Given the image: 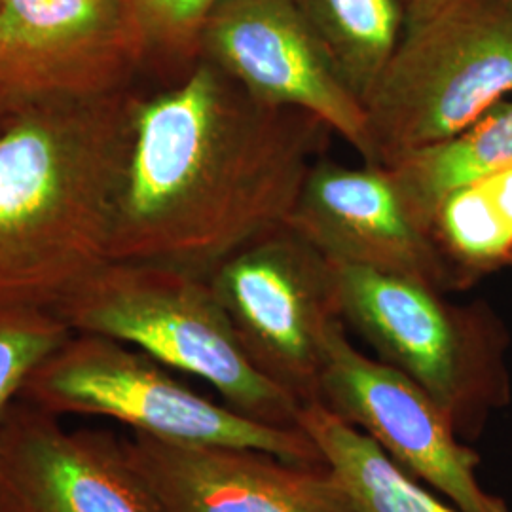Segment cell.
Instances as JSON below:
<instances>
[{
	"label": "cell",
	"mask_w": 512,
	"mask_h": 512,
	"mask_svg": "<svg viewBox=\"0 0 512 512\" xmlns=\"http://www.w3.org/2000/svg\"><path fill=\"white\" fill-rule=\"evenodd\" d=\"M135 107L109 260L207 277L287 224L330 131L302 110L264 103L200 57Z\"/></svg>",
	"instance_id": "cell-1"
},
{
	"label": "cell",
	"mask_w": 512,
	"mask_h": 512,
	"mask_svg": "<svg viewBox=\"0 0 512 512\" xmlns=\"http://www.w3.org/2000/svg\"><path fill=\"white\" fill-rule=\"evenodd\" d=\"M137 99L44 103L0 128V308L54 311L109 260Z\"/></svg>",
	"instance_id": "cell-2"
},
{
	"label": "cell",
	"mask_w": 512,
	"mask_h": 512,
	"mask_svg": "<svg viewBox=\"0 0 512 512\" xmlns=\"http://www.w3.org/2000/svg\"><path fill=\"white\" fill-rule=\"evenodd\" d=\"M54 311L73 332L112 338L200 378L249 420L300 427L302 404L249 361L207 277L160 264L107 260Z\"/></svg>",
	"instance_id": "cell-3"
},
{
	"label": "cell",
	"mask_w": 512,
	"mask_h": 512,
	"mask_svg": "<svg viewBox=\"0 0 512 512\" xmlns=\"http://www.w3.org/2000/svg\"><path fill=\"white\" fill-rule=\"evenodd\" d=\"M332 264L346 327L420 385L459 439H480L512 403L511 334L501 315L484 300L459 304L414 279Z\"/></svg>",
	"instance_id": "cell-4"
},
{
	"label": "cell",
	"mask_w": 512,
	"mask_h": 512,
	"mask_svg": "<svg viewBox=\"0 0 512 512\" xmlns=\"http://www.w3.org/2000/svg\"><path fill=\"white\" fill-rule=\"evenodd\" d=\"M512 97L511 0H439L406 21L366 101L370 158L391 165L471 128Z\"/></svg>",
	"instance_id": "cell-5"
},
{
	"label": "cell",
	"mask_w": 512,
	"mask_h": 512,
	"mask_svg": "<svg viewBox=\"0 0 512 512\" xmlns=\"http://www.w3.org/2000/svg\"><path fill=\"white\" fill-rule=\"evenodd\" d=\"M21 401L57 418L118 421L154 439L256 448L298 463H325L302 427L281 429L249 420L203 397L147 353L97 334L73 332L31 374Z\"/></svg>",
	"instance_id": "cell-6"
},
{
	"label": "cell",
	"mask_w": 512,
	"mask_h": 512,
	"mask_svg": "<svg viewBox=\"0 0 512 512\" xmlns=\"http://www.w3.org/2000/svg\"><path fill=\"white\" fill-rule=\"evenodd\" d=\"M209 283L256 370L319 403L332 330L344 323L334 264L287 224L224 260Z\"/></svg>",
	"instance_id": "cell-7"
},
{
	"label": "cell",
	"mask_w": 512,
	"mask_h": 512,
	"mask_svg": "<svg viewBox=\"0 0 512 512\" xmlns=\"http://www.w3.org/2000/svg\"><path fill=\"white\" fill-rule=\"evenodd\" d=\"M147 42L133 0H2L0 118L133 88Z\"/></svg>",
	"instance_id": "cell-8"
},
{
	"label": "cell",
	"mask_w": 512,
	"mask_h": 512,
	"mask_svg": "<svg viewBox=\"0 0 512 512\" xmlns=\"http://www.w3.org/2000/svg\"><path fill=\"white\" fill-rule=\"evenodd\" d=\"M319 403L374 440L406 475L467 512H512L480 478V456L420 385L332 330Z\"/></svg>",
	"instance_id": "cell-9"
},
{
	"label": "cell",
	"mask_w": 512,
	"mask_h": 512,
	"mask_svg": "<svg viewBox=\"0 0 512 512\" xmlns=\"http://www.w3.org/2000/svg\"><path fill=\"white\" fill-rule=\"evenodd\" d=\"M200 57L256 99L319 118L368 162L365 105L336 73L294 0H222L203 27Z\"/></svg>",
	"instance_id": "cell-10"
},
{
	"label": "cell",
	"mask_w": 512,
	"mask_h": 512,
	"mask_svg": "<svg viewBox=\"0 0 512 512\" xmlns=\"http://www.w3.org/2000/svg\"><path fill=\"white\" fill-rule=\"evenodd\" d=\"M0 512H160L124 437L19 399L0 433Z\"/></svg>",
	"instance_id": "cell-11"
},
{
	"label": "cell",
	"mask_w": 512,
	"mask_h": 512,
	"mask_svg": "<svg viewBox=\"0 0 512 512\" xmlns=\"http://www.w3.org/2000/svg\"><path fill=\"white\" fill-rule=\"evenodd\" d=\"M160 512H357L329 467L238 446L124 437Z\"/></svg>",
	"instance_id": "cell-12"
},
{
	"label": "cell",
	"mask_w": 512,
	"mask_h": 512,
	"mask_svg": "<svg viewBox=\"0 0 512 512\" xmlns=\"http://www.w3.org/2000/svg\"><path fill=\"white\" fill-rule=\"evenodd\" d=\"M287 226L330 262L452 293L437 247L410 215L385 165L348 167L319 158L304 179Z\"/></svg>",
	"instance_id": "cell-13"
},
{
	"label": "cell",
	"mask_w": 512,
	"mask_h": 512,
	"mask_svg": "<svg viewBox=\"0 0 512 512\" xmlns=\"http://www.w3.org/2000/svg\"><path fill=\"white\" fill-rule=\"evenodd\" d=\"M452 293L512 266V167L463 184L427 220Z\"/></svg>",
	"instance_id": "cell-14"
},
{
	"label": "cell",
	"mask_w": 512,
	"mask_h": 512,
	"mask_svg": "<svg viewBox=\"0 0 512 512\" xmlns=\"http://www.w3.org/2000/svg\"><path fill=\"white\" fill-rule=\"evenodd\" d=\"M298 425L317 444L357 512H467L406 475L374 440L323 404H304Z\"/></svg>",
	"instance_id": "cell-15"
},
{
	"label": "cell",
	"mask_w": 512,
	"mask_h": 512,
	"mask_svg": "<svg viewBox=\"0 0 512 512\" xmlns=\"http://www.w3.org/2000/svg\"><path fill=\"white\" fill-rule=\"evenodd\" d=\"M505 167H512V97L471 128L387 165L404 205L423 230L448 192Z\"/></svg>",
	"instance_id": "cell-16"
},
{
	"label": "cell",
	"mask_w": 512,
	"mask_h": 512,
	"mask_svg": "<svg viewBox=\"0 0 512 512\" xmlns=\"http://www.w3.org/2000/svg\"><path fill=\"white\" fill-rule=\"evenodd\" d=\"M336 73L366 105L395 54L406 12L401 0H294Z\"/></svg>",
	"instance_id": "cell-17"
},
{
	"label": "cell",
	"mask_w": 512,
	"mask_h": 512,
	"mask_svg": "<svg viewBox=\"0 0 512 512\" xmlns=\"http://www.w3.org/2000/svg\"><path fill=\"white\" fill-rule=\"evenodd\" d=\"M71 334L55 311L0 308V433L31 374Z\"/></svg>",
	"instance_id": "cell-18"
},
{
	"label": "cell",
	"mask_w": 512,
	"mask_h": 512,
	"mask_svg": "<svg viewBox=\"0 0 512 512\" xmlns=\"http://www.w3.org/2000/svg\"><path fill=\"white\" fill-rule=\"evenodd\" d=\"M222 0H133L147 42V69L171 82L200 59L205 23Z\"/></svg>",
	"instance_id": "cell-19"
},
{
	"label": "cell",
	"mask_w": 512,
	"mask_h": 512,
	"mask_svg": "<svg viewBox=\"0 0 512 512\" xmlns=\"http://www.w3.org/2000/svg\"><path fill=\"white\" fill-rule=\"evenodd\" d=\"M406 12V21L418 18L421 14H425L431 6H435L439 0H401Z\"/></svg>",
	"instance_id": "cell-20"
},
{
	"label": "cell",
	"mask_w": 512,
	"mask_h": 512,
	"mask_svg": "<svg viewBox=\"0 0 512 512\" xmlns=\"http://www.w3.org/2000/svg\"><path fill=\"white\" fill-rule=\"evenodd\" d=\"M4 122H6V120H2V118H0V128H2V126H4Z\"/></svg>",
	"instance_id": "cell-21"
},
{
	"label": "cell",
	"mask_w": 512,
	"mask_h": 512,
	"mask_svg": "<svg viewBox=\"0 0 512 512\" xmlns=\"http://www.w3.org/2000/svg\"><path fill=\"white\" fill-rule=\"evenodd\" d=\"M0 4H2V0H0Z\"/></svg>",
	"instance_id": "cell-22"
},
{
	"label": "cell",
	"mask_w": 512,
	"mask_h": 512,
	"mask_svg": "<svg viewBox=\"0 0 512 512\" xmlns=\"http://www.w3.org/2000/svg\"><path fill=\"white\" fill-rule=\"evenodd\" d=\"M511 2H512V0H511Z\"/></svg>",
	"instance_id": "cell-23"
}]
</instances>
